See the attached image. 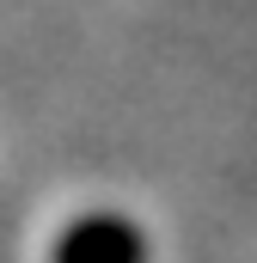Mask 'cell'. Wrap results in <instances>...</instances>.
Here are the masks:
<instances>
[{
	"label": "cell",
	"instance_id": "6da1fadb",
	"mask_svg": "<svg viewBox=\"0 0 257 263\" xmlns=\"http://www.w3.org/2000/svg\"><path fill=\"white\" fill-rule=\"evenodd\" d=\"M147 233L117 214V208H86V214H74L62 233H56V245H49V263H147Z\"/></svg>",
	"mask_w": 257,
	"mask_h": 263
}]
</instances>
